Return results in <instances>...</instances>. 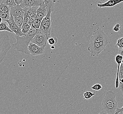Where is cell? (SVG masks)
<instances>
[{"label":"cell","instance_id":"cell-10","mask_svg":"<svg viewBox=\"0 0 123 114\" xmlns=\"http://www.w3.org/2000/svg\"><path fill=\"white\" fill-rule=\"evenodd\" d=\"M49 8L47 7L45 5V2L42 3L37 9V12L36 13V18L42 20L47 15Z\"/></svg>","mask_w":123,"mask_h":114},{"label":"cell","instance_id":"cell-33","mask_svg":"<svg viewBox=\"0 0 123 114\" xmlns=\"http://www.w3.org/2000/svg\"><path fill=\"white\" fill-rule=\"evenodd\" d=\"M15 1L17 5H20L22 4L23 0H15Z\"/></svg>","mask_w":123,"mask_h":114},{"label":"cell","instance_id":"cell-6","mask_svg":"<svg viewBox=\"0 0 123 114\" xmlns=\"http://www.w3.org/2000/svg\"><path fill=\"white\" fill-rule=\"evenodd\" d=\"M90 41L94 42L110 43L108 37H107L103 29L100 27L98 28L94 31Z\"/></svg>","mask_w":123,"mask_h":114},{"label":"cell","instance_id":"cell-27","mask_svg":"<svg viewBox=\"0 0 123 114\" xmlns=\"http://www.w3.org/2000/svg\"><path fill=\"white\" fill-rule=\"evenodd\" d=\"M122 27V25L120 22H117L113 27V30L116 32H117L121 29Z\"/></svg>","mask_w":123,"mask_h":114},{"label":"cell","instance_id":"cell-22","mask_svg":"<svg viewBox=\"0 0 123 114\" xmlns=\"http://www.w3.org/2000/svg\"><path fill=\"white\" fill-rule=\"evenodd\" d=\"M0 3H3L10 7H12L17 5L15 0H0Z\"/></svg>","mask_w":123,"mask_h":114},{"label":"cell","instance_id":"cell-24","mask_svg":"<svg viewBox=\"0 0 123 114\" xmlns=\"http://www.w3.org/2000/svg\"><path fill=\"white\" fill-rule=\"evenodd\" d=\"M96 93L95 92H91L90 91H87L85 92L84 93V99L88 100L90 99L92 97H93L94 95H95Z\"/></svg>","mask_w":123,"mask_h":114},{"label":"cell","instance_id":"cell-25","mask_svg":"<svg viewBox=\"0 0 123 114\" xmlns=\"http://www.w3.org/2000/svg\"><path fill=\"white\" fill-rule=\"evenodd\" d=\"M29 21V17L27 14V13L26 11H24V21H23V23L22 25V27L21 28V29L25 25L28 24Z\"/></svg>","mask_w":123,"mask_h":114},{"label":"cell","instance_id":"cell-18","mask_svg":"<svg viewBox=\"0 0 123 114\" xmlns=\"http://www.w3.org/2000/svg\"><path fill=\"white\" fill-rule=\"evenodd\" d=\"M14 20L15 22L17 24V25L20 28H22L23 23V21H24V16H19L17 17H14Z\"/></svg>","mask_w":123,"mask_h":114},{"label":"cell","instance_id":"cell-36","mask_svg":"<svg viewBox=\"0 0 123 114\" xmlns=\"http://www.w3.org/2000/svg\"><path fill=\"white\" fill-rule=\"evenodd\" d=\"M3 21V20H2V19H1V18L0 17V23H1V22H2Z\"/></svg>","mask_w":123,"mask_h":114},{"label":"cell","instance_id":"cell-30","mask_svg":"<svg viewBox=\"0 0 123 114\" xmlns=\"http://www.w3.org/2000/svg\"><path fill=\"white\" fill-rule=\"evenodd\" d=\"M91 89L92 90H97L98 91L103 88V86L100 84H96L94 85L93 86H92L91 87Z\"/></svg>","mask_w":123,"mask_h":114},{"label":"cell","instance_id":"cell-40","mask_svg":"<svg viewBox=\"0 0 123 114\" xmlns=\"http://www.w3.org/2000/svg\"></svg>","mask_w":123,"mask_h":114},{"label":"cell","instance_id":"cell-23","mask_svg":"<svg viewBox=\"0 0 123 114\" xmlns=\"http://www.w3.org/2000/svg\"><path fill=\"white\" fill-rule=\"evenodd\" d=\"M0 17L1 18L3 21H6L9 19L10 17V15L7 13L4 12L2 11H0Z\"/></svg>","mask_w":123,"mask_h":114},{"label":"cell","instance_id":"cell-28","mask_svg":"<svg viewBox=\"0 0 123 114\" xmlns=\"http://www.w3.org/2000/svg\"><path fill=\"white\" fill-rule=\"evenodd\" d=\"M116 46L119 48V49H121L123 48V37L120 38L117 40Z\"/></svg>","mask_w":123,"mask_h":114},{"label":"cell","instance_id":"cell-14","mask_svg":"<svg viewBox=\"0 0 123 114\" xmlns=\"http://www.w3.org/2000/svg\"><path fill=\"white\" fill-rule=\"evenodd\" d=\"M123 57L119 54L117 55L115 60L116 63L118 64V68H117V74L116 77V82H115V87L116 88H118L119 87V79H118V74L119 72V70L120 69L121 64L122 62V59Z\"/></svg>","mask_w":123,"mask_h":114},{"label":"cell","instance_id":"cell-38","mask_svg":"<svg viewBox=\"0 0 123 114\" xmlns=\"http://www.w3.org/2000/svg\"><path fill=\"white\" fill-rule=\"evenodd\" d=\"M100 0V1H105L106 0Z\"/></svg>","mask_w":123,"mask_h":114},{"label":"cell","instance_id":"cell-7","mask_svg":"<svg viewBox=\"0 0 123 114\" xmlns=\"http://www.w3.org/2000/svg\"><path fill=\"white\" fill-rule=\"evenodd\" d=\"M48 37L47 35L41 32H37L32 39V42L40 47H46Z\"/></svg>","mask_w":123,"mask_h":114},{"label":"cell","instance_id":"cell-1","mask_svg":"<svg viewBox=\"0 0 123 114\" xmlns=\"http://www.w3.org/2000/svg\"><path fill=\"white\" fill-rule=\"evenodd\" d=\"M37 29L31 27L30 31L26 34L22 36L15 35V38L17 41L12 45L13 48L26 55H30L28 47L30 43L32 42V39L37 33Z\"/></svg>","mask_w":123,"mask_h":114},{"label":"cell","instance_id":"cell-4","mask_svg":"<svg viewBox=\"0 0 123 114\" xmlns=\"http://www.w3.org/2000/svg\"><path fill=\"white\" fill-rule=\"evenodd\" d=\"M53 10L49 7L48 12L46 16L42 20L39 29L37 30V32H41L47 35L48 38L51 36V15Z\"/></svg>","mask_w":123,"mask_h":114},{"label":"cell","instance_id":"cell-37","mask_svg":"<svg viewBox=\"0 0 123 114\" xmlns=\"http://www.w3.org/2000/svg\"><path fill=\"white\" fill-rule=\"evenodd\" d=\"M121 91H122V94H123V88L122 89H121Z\"/></svg>","mask_w":123,"mask_h":114},{"label":"cell","instance_id":"cell-12","mask_svg":"<svg viewBox=\"0 0 123 114\" xmlns=\"http://www.w3.org/2000/svg\"><path fill=\"white\" fill-rule=\"evenodd\" d=\"M44 2V0H23L22 4L20 5L23 8L39 6Z\"/></svg>","mask_w":123,"mask_h":114},{"label":"cell","instance_id":"cell-15","mask_svg":"<svg viewBox=\"0 0 123 114\" xmlns=\"http://www.w3.org/2000/svg\"><path fill=\"white\" fill-rule=\"evenodd\" d=\"M118 79L119 87V89L121 90L123 88V63H122L121 64L120 69L118 74Z\"/></svg>","mask_w":123,"mask_h":114},{"label":"cell","instance_id":"cell-31","mask_svg":"<svg viewBox=\"0 0 123 114\" xmlns=\"http://www.w3.org/2000/svg\"><path fill=\"white\" fill-rule=\"evenodd\" d=\"M36 19V14H35V15H33L32 16L29 17V21L28 24L31 26L32 23V22H33V21H34Z\"/></svg>","mask_w":123,"mask_h":114},{"label":"cell","instance_id":"cell-5","mask_svg":"<svg viewBox=\"0 0 123 114\" xmlns=\"http://www.w3.org/2000/svg\"><path fill=\"white\" fill-rule=\"evenodd\" d=\"M109 44V43L106 42H90L88 47V50L90 52L91 56H98L102 51L105 50L106 46Z\"/></svg>","mask_w":123,"mask_h":114},{"label":"cell","instance_id":"cell-34","mask_svg":"<svg viewBox=\"0 0 123 114\" xmlns=\"http://www.w3.org/2000/svg\"><path fill=\"white\" fill-rule=\"evenodd\" d=\"M118 54L121 55L123 57V48L122 49H119Z\"/></svg>","mask_w":123,"mask_h":114},{"label":"cell","instance_id":"cell-13","mask_svg":"<svg viewBox=\"0 0 123 114\" xmlns=\"http://www.w3.org/2000/svg\"><path fill=\"white\" fill-rule=\"evenodd\" d=\"M123 3V0H108L104 3H98L97 6L99 8L111 7L115 6L117 5Z\"/></svg>","mask_w":123,"mask_h":114},{"label":"cell","instance_id":"cell-9","mask_svg":"<svg viewBox=\"0 0 123 114\" xmlns=\"http://www.w3.org/2000/svg\"><path fill=\"white\" fill-rule=\"evenodd\" d=\"M46 47H40L36 44L31 42L28 47L30 54L33 56L39 55L43 53Z\"/></svg>","mask_w":123,"mask_h":114},{"label":"cell","instance_id":"cell-35","mask_svg":"<svg viewBox=\"0 0 123 114\" xmlns=\"http://www.w3.org/2000/svg\"><path fill=\"white\" fill-rule=\"evenodd\" d=\"M51 49H55V46H54V45H51Z\"/></svg>","mask_w":123,"mask_h":114},{"label":"cell","instance_id":"cell-32","mask_svg":"<svg viewBox=\"0 0 123 114\" xmlns=\"http://www.w3.org/2000/svg\"><path fill=\"white\" fill-rule=\"evenodd\" d=\"M123 106L121 108H117L116 109V112H115V114H123Z\"/></svg>","mask_w":123,"mask_h":114},{"label":"cell","instance_id":"cell-8","mask_svg":"<svg viewBox=\"0 0 123 114\" xmlns=\"http://www.w3.org/2000/svg\"><path fill=\"white\" fill-rule=\"evenodd\" d=\"M7 22L8 26L11 30L12 31L15 35L18 36H22L25 35L22 31V29L20 28L15 22L14 17L12 15H10L9 19L5 21Z\"/></svg>","mask_w":123,"mask_h":114},{"label":"cell","instance_id":"cell-29","mask_svg":"<svg viewBox=\"0 0 123 114\" xmlns=\"http://www.w3.org/2000/svg\"><path fill=\"white\" fill-rule=\"evenodd\" d=\"M31 28V26L29 24H27V25H25V26H24L22 29V32L24 34H26L30 31Z\"/></svg>","mask_w":123,"mask_h":114},{"label":"cell","instance_id":"cell-21","mask_svg":"<svg viewBox=\"0 0 123 114\" xmlns=\"http://www.w3.org/2000/svg\"><path fill=\"white\" fill-rule=\"evenodd\" d=\"M57 0H44L45 4L47 7L49 8L51 7L53 11L54 10L55 3L56 2Z\"/></svg>","mask_w":123,"mask_h":114},{"label":"cell","instance_id":"cell-16","mask_svg":"<svg viewBox=\"0 0 123 114\" xmlns=\"http://www.w3.org/2000/svg\"><path fill=\"white\" fill-rule=\"evenodd\" d=\"M39 7V6H34L29 7H25L23 8V9L24 11L26 12L29 17H30L37 13V10Z\"/></svg>","mask_w":123,"mask_h":114},{"label":"cell","instance_id":"cell-26","mask_svg":"<svg viewBox=\"0 0 123 114\" xmlns=\"http://www.w3.org/2000/svg\"><path fill=\"white\" fill-rule=\"evenodd\" d=\"M47 42L50 45H54L58 42V39L57 37H49L48 38Z\"/></svg>","mask_w":123,"mask_h":114},{"label":"cell","instance_id":"cell-11","mask_svg":"<svg viewBox=\"0 0 123 114\" xmlns=\"http://www.w3.org/2000/svg\"><path fill=\"white\" fill-rule=\"evenodd\" d=\"M24 11L21 5H16L11 7L10 15H12L15 17L19 16H24Z\"/></svg>","mask_w":123,"mask_h":114},{"label":"cell","instance_id":"cell-20","mask_svg":"<svg viewBox=\"0 0 123 114\" xmlns=\"http://www.w3.org/2000/svg\"><path fill=\"white\" fill-rule=\"evenodd\" d=\"M11 7L3 3H0V11L10 14Z\"/></svg>","mask_w":123,"mask_h":114},{"label":"cell","instance_id":"cell-39","mask_svg":"<svg viewBox=\"0 0 123 114\" xmlns=\"http://www.w3.org/2000/svg\"><path fill=\"white\" fill-rule=\"evenodd\" d=\"M122 63H123V59H122Z\"/></svg>","mask_w":123,"mask_h":114},{"label":"cell","instance_id":"cell-3","mask_svg":"<svg viewBox=\"0 0 123 114\" xmlns=\"http://www.w3.org/2000/svg\"><path fill=\"white\" fill-rule=\"evenodd\" d=\"M12 47L10 38L7 33L0 31V64Z\"/></svg>","mask_w":123,"mask_h":114},{"label":"cell","instance_id":"cell-2","mask_svg":"<svg viewBox=\"0 0 123 114\" xmlns=\"http://www.w3.org/2000/svg\"><path fill=\"white\" fill-rule=\"evenodd\" d=\"M117 108L116 93L112 90L107 91L103 100L100 114H115Z\"/></svg>","mask_w":123,"mask_h":114},{"label":"cell","instance_id":"cell-17","mask_svg":"<svg viewBox=\"0 0 123 114\" xmlns=\"http://www.w3.org/2000/svg\"><path fill=\"white\" fill-rule=\"evenodd\" d=\"M6 31L9 32L14 33L10 29L8 25H7V22L5 21H3L0 24V31Z\"/></svg>","mask_w":123,"mask_h":114},{"label":"cell","instance_id":"cell-19","mask_svg":"<svg viewBox=\"0 0 123 114\" xmlns=\"http://www.w3.org/2000/svg\"><path fill=\"white\" fill-rule=\"evenodd\" d=\"M41 22H42V20L36 18L32 22L31 25V27L33 28L37 29V30L39 29L40 25H41Z\"/></svg>","mask_w":123,"mask_h":114}]
</instances>
